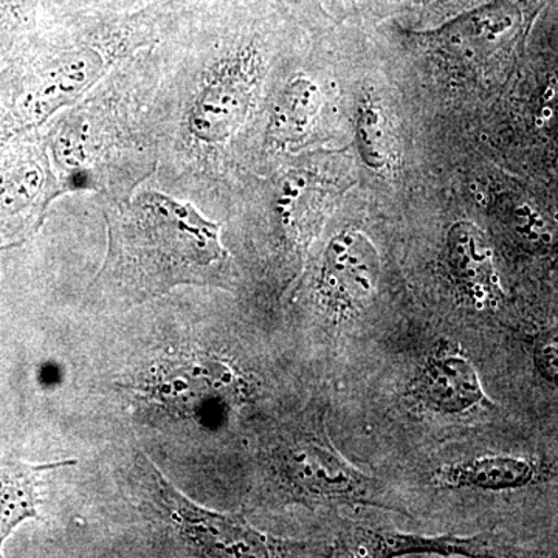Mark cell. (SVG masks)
I'll return each mask as SVG.
<instances>
[{
	"label": "cell",
	"mask_w": 558,
	"mask_h": 558,
	"mask_svg": "<svg viewBox=\"0 0 558 558\" xmlns=\"http://www.w3.org/2000/svg\"><path fill=\"white\" fill-rule=\"evenodd\" d=\"M281 16L256 0H194L156 44L159 168L153 180L211 197L247 172L274 58L266 27Z\"/></svg>",
	"instance_id": "1"
},
{
	"label": "cell",
	"mask_w": 558,
	"mask_h": 558,
	"mask_svg": "<svg viewBox=\"0 0 558 558\" xmlns=\"http://www.w3.org/2000/svg\"><path fill=\"white\" fill-rule=\"evenodd\" d=\"M156 44L120 62L51 121L44 138L64 194L83 191L113 204L156 175Z\"/></svg>",
	"instance_id": "2"
},
{
	"label": "cell",
	"mask_w": 558,
	"mask_h": 558,
	"mask_svg": "<svg viewBox=\"0 0 558 558\" xmlns=\"http://www.w3.org/2000/svg\"><path fill=\"white\" fill-rule=\"evenodd\" d=\"M146 185L102 205L108 250L87 288L92 303L128 310L180 286L231 288L234 259L219 223L193 202Z\"/></svg>",
	"instance_id": "3"
},
{
	"label": "cell",
	"mask_w": 558,
	"mask_h": 558,
	"mask_svg": "<svg viewBox=\"0 0 558 558\" xmlns=\"http://www.w3.org/2000/svg\"><path fill=\"white\" fill-rule=\"evenodd\" d=\"M548 0H492L446 24L418 32L429 50L473 78H505Z\"/></svg>",
	"instance_id": "4"
},
{
	"label": "cell",
	"mask_w": 558,
	"mask_h": 558,
	"mask_svg": "<svg viewBox=\"0 0 558 558\" xmlns=\"http://www.w3.org/2000/svg\"><path fill=\"white\" fill-rule=\"evenodd\" d=\"M64 196L44 135H22L0 149V250L39 229L51 202Z\"/></svg>",
	"instance_id": "5"
},
{
	"label": "cell",
	"mask_w": 558,
	"mask_h": 558,
	"mask_svg": "<svg viewBox=\"0 0 558 558\" xmlns=\"http://www.w3.org/2000/svg\"><path fill=\"white\" fill-rule=\"evenodd\" d=\"M325 102V90L312 73L299 69L282 75L267 97L255 153L274 160L306 148L317 134Z\"/></svg>",
	"instance_id": "6"
},
{
	"label": "cell",
	"mask_w": 558,
	"mask_h": 558,
	"mask_svg": "<svg viewBox=\"0 0 558 558\" xmlns=\"http://www.w3.org/2000/svg\"><path fill=\"white\" fill-rule=\"evenodd\" d=\"M380 256L359 230H343L329 241L319 267L318 292L336 317L359 314L373 300L380 281Z\"/></svg>",
	"instance_id": "7"
},
{
	"label": "cell",
	"mask_w": 558,
	"mask_h": 558,
	"mask_svg": "<svg viewBox=\"0 0 558 558\" xmlns=\"http://www.w3.org/2000/svg\"><path fill=\"white\" fill-rule=\"evenodd\" d=\"M286 476L311 497L328 501L377 505L376 481L332 449L328 440L311 438L284 451Z\"/></svg>",
	"instance_id": "8"
},
{
	"label": "cell",
	"mask_w": 558,
	"mask_h": 558,
	"mask_svg": "<svg viewBox=\"0 0 558 558\" xmlns=\"http://www.w3.org/2000/svg\"><path fill=\"white\" fill-rule=\"evenodd\" d=\"M157 481L165 506L180 531L213 556L270 557L286 550L284 543L260 534L245 521L197 508L168 486L161 476Z\"/></svg>",
	"instance_id": "9"
},
{
	"label": "cell",
	"mask_w": 558,
	"mask_h": 558,
	"mask_svg": "<svg viewBox=\"0 0 558 558\" xmlns=\"http://www.w3.org/2000/svg\"><path fill=\"white\" fill-rule=\"evenodd\" d=\"M411 392L425 409L450 416L494 405L472 360L450 344L436 348L425 359L411 384Z\"/></svg>",
	"instance_id": "10"
},
{
	"label": "cell",
	"mask_w": 558,
	"mask_h": 558,
	"mask_svg": "<svg viewBox=\"0 0 558 558\" xmlns=\"http://www.w3.org/2000/svg\"><path fill=\"white\" fill-rule=\"evenodd\" d=\"M542 476V464L535 459L484 454L440 465L432 473V483L449 490L508 492L532 486Z\"/></svg>",
	"instance_id": "11"
},
{
	"label": "cell",
	"mask_w": 558,
	"mask_h": 558,
	"mask_svg": "<svg viewBox=\"0 0 558 558\" xmlns=\"http://www.w3.org/2000/svg\"><path fill=\"white\" fill-rule=\"evenodd\" d=\"M447 263L458 289L476 307H487L499 296L494 253L475 223L461 220L447 234Z\"/></svg>",
	"instance_id": "12"
},
{
	"label": "cell",
	"mask_w": 558,
	"mask_h": 558,
	"mask_svg": "<svg viewBox=\"0 0 558 558\" xmlns=\"http://www.w3.org/2000/svg\"><path fill=\"white\" fill-rule=\"evenodd\" d=\"M25 464L2 462L0 464V548L22 521L38 515L39 494L44 475L50 470L70 464Z\"/></svg>",
	"instance_id": "13"
},
{
	"label": "cell",
	"mask_w": 558,
	"mask_h": 558,
	"mask_svg": "<svg viewBox=\"0 0 558 558\" xmlns=\"http://www.w3.org/2000/svg\"><path fill=\"white\" fill-rule=\"evenodd\" d=\"M355 140L360 157L371 171L385 174L392 170L398 159L395 132L387 110L371 95L359 102Z\"/></svg>",
	"instance_id": "14"
},
{
	"label": "cell",
	"mask_w": 558,
	"mask_h": 558,
	"mask_svg": "<svg viewBox=\"0 0 558 558\" xmlns=\"http://www.w3.org/2000/svg\"><path fill=\"white\" fill-rule=\"evenodd\" d=\"M371 556L373 557H475L486 554L481 539L475 537H454V535L399 534V532H379L369 534Z\"/></svg>",
	"instance_id": "15"
},
{
	"label": "cell",
	"mask_w": 558,
	"mask_h": 558,
	"mask_svg": "<svg viewBox=\"0 0 558 558\" xmlns=\"http://www.w3.org/2000/svg\"><path fill=\"white\" fill-rule=\"evenodd\" d=\"M57 17L58 0H0V51L9 53Z\"/></svg>",
	"instance_id": "16"
},
{
	"label": "cell",
	"mask_w": 558,
	"mask_h": 558,
	"mask_svg": "<svg viewBox=\"0 0 558 558\" xmlns=\"http://www.w3.org/2000/svg\"><path fill=\"white\" fill-rule=\"evenodd\" d=\"M369 2L388 16L400 17L429 31L492 0H369Z\"/></svg>",
	"instance_id": "17"
},
{
	"label": "cell",
	"mask_w": 558,
	"mask_h": 558,
	"mask_svg": "<svg viewBox=\"0 0 558 558\" xmlns=\"http://www.w3.org/2000/svg\"><path fill=\"white\" fill-rule=\"evenodd\" d=\"M159 2L161 0H58V17L65 14L131 13Z\"/></svg>",
	"instance_id": "18"
},
{
	"label": "cell",
	"mask_w": 558,
	"mask_h": 558,
	"mask_svg": "<svg viewBox=\"0 0 558 558\" xmlns=\"http://www.w3.org/2000/svg\"><path fill=\"white\" fill-rule=\"evenodd\" d=\"M256 2L277 11L299 27L312 28L314 25L323 24L329 17L322 0H256Z\"/></svg>",
	"instance_id": "19"
},
{
	"label": "cell",
	"mask_w": 558,
	"mask_h": 558,
	"mask_svg": "<svg viewBox=\"0 0 558 558\" xmlns=\"http://www.w3.org/2000/svg\"><path fill=\"white\" fill-rule=\"evenodd\" d=\"M532 357L539 376L558 387V325L539 330L532 343Z\"/></svg>",
	"instance_id": "20"
}]
</instances>
